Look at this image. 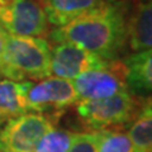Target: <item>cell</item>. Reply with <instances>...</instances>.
<instances>
[{"mask_svg":"<svg viewBox=\"0 0 152 152\" xmlns=\"http://www.w3.org/2000/svg\"><path fill=\"white\" fill-rule=\"evenodd\" d=\"M126 9L114 0H107L104 5L55 28L50 39L55 43H70L102 57L103 60H118L126 46Z\"/></svg>","mask_w":152,"mask_h":152,"instance_id":"obj_1","label":"cell"},{"mask_svg":"<svg viewBox=\"0 0 152 152\" xmlns=\"http://www.w3.org/2000/svg\"><path fill=\"white\" fill-rule=\"evenodd\" d=\"M5 61L13 81L43 80L51 75V46L45 38L5 32Z\"/></svg>","mask_w":152,"mask_h":152,"instance_id":"obj_2","label":"cell"},{"mask_svg":"<svg viewBox=\"0 0 152 152\" xmlns=\"http://www.w3.org/2000/svg\"><path fill=\"white\" fill-rule=\"evenodd\" d=\"M147 98L138 99L126 91L110 98L81 100L76 104L79 119L93 132L123 127L136 119Z\"/></svg>","mask_w":152,"mask_h":152,"instance_id":"obj_3","label":"cell"},{"mask_svg":"<svg viewBox=\"0 0 152 152\" xmlns=\"http://www.w3.org/2000/svg\"><path fill=\"white\" fill-rule=\"evenodd\" d=\"M77 103L79 96L72 80L56 76H50L36 84L32 83L27 94L28 112L42 114L53 121Z\"/></svg>","mask_w":152,"mask_h":152,"instance_id":"obj_4","label":"cell"},{"mask_svg":"<svg viewBox=\"0 0 152 152\" xmlns=\"http://www.w3.org/2000/svg\"><path fill=\"white\" fill-rule=\"evenodd\" d=\"M0 27L13 36L43 38L50 23L39 1L0 0Z\"/></svg>","mask_w":152,"mask_h":152,"instance_id":"obj_5","label":"cell"},{"mask_svg":"<svg viewBox=\"0 0 152 152\" xmlns=\"http://www.w3.org/2000/svg\"><path fill=\"white\" fill-rule=\"evenodd\" d=\"M53 127V119L37 113L13 118L0 131V152H34L41 138Z\"/></svg>","mask_w":152,"mask_h":152,"instance_id":"obj_6","label":"cell"},{"mask_svg":"<svg viewBox=\"0 0 152 152\" xmlns=\"http://www.w3.org/2000/svg\"><path fill=\"white\" fill-rule=\"evenodd\" d=\"M79 102L96 100L126 93V69L122 60H113L105 67L88 71L72 80Z\"/></svg>","mask_w":152,"mask_h":152,"instance_id":"obj_7","label":"cell"},{"mask_svg":"<svg viewBox=\"0 0 152 152\" xmlns=\"http://www.w3.org/2000/svg\"><path fill=\"white\" fill-rule=\"evenodd\" d=\"M110 61L70 43H55L51 47V75L75 80L88 71L103 69Z\"/></svg>","mask_w":152,"mask_h":152,"instance_id":"obj_8","label":"cell"},{"mask_svg":"<svg viewBox=\"0 0 152 152\" xmlns=\"http://www.w3.org/2000/svg\"><path fill=\"white\" fill-rule=\"evenodd\" d=\"M126 42L131 51L151 50L152 46V7L151 1L133 0L129 10L126 9Z\"/></svg>","mask_w":152,"mask_h":152,"instance_id":"obj_9","label":"cell"},{"mask_svg":"<svg viewBox=\"0 0 152 152\" xmlns=\"http://www.w3.org/2000/svg\"><path fill=\"white\" fill-rule=\"evenodd\" d=\"M126 69L127 91L132 96L150 98L152 89V53L151 50L133 52L122 61Z\"/></svg>","mask_w":152,"mask_h":152,"instance_id":"obj_10","label":"cell"},{"mask_svg":"<svg viewBox=\"0 0 152 152\" xmlns=\"http://www.w3.org/2000/svg\"><path fill=\"white\" fill-rule=\"evenodd\" d=\"M38 1L43 8L50 24L60 28L100 8L107 0H38Z\"/></svg>","mask_w":152,"mask_h":152,"instance_id":"obj_11","label":"cell"},{"mask_svg":"<svg viewBox=\"0 0 152 152\" xmlns=\"http://www.w3.org/2000/svg\"><path fill=\"white\" fill-rule=\"evenodd\" d=\"M31 85L32 81L0 80V127L13 118L29 113L27 94Z\"/></svg>","mask_w":152,"mask_h":152,"instance_id":"obj_12","label":"cell"},{"mask_svg":"<svg viewBox=\"0 0 152 152\" xmlns=\"http://www.w3.org/2000/svg\"><path fill=\"white\" fill-rule=\"evenodd\" d=\"M128 138L136 152H151L152 150V110L151 98H147L136 119L131 123Z\"/></svg>","mask_w":152,"mask_h":152,"instance_id":"obj_13","label":"cell"},{"mask_svg":"<svg viewBox=\"0 0 152 152\" xmlns=\"http://www.w3.org/2000/svg\"><path fill=\"white\" fill-rule=\"evenodd\" d=\"M75 132L61 128H52L38 142L34 152H67Z\"/></svg>","mask_w":152,"mask_h":152,"instance_id":"obj_14","label":"cell"},{"mask_svg":"<svg viewBox=\"0 0 152 152\" xmlns=\"http://www.w3.org/2000/svg\"><path fill=\"white\" fill-rule=\"evenodd\" d=\"M98 152H134V148L127 133L108 129L99 132Z\"/></svg>","mask_w":152,"mask_h":152,"instance_id":"obj_15","label":"cell"},{"mask_svg":"<svg viewBox=\"0 0 152 152\" xmlns=\"http://www.w3.org/2000/svg\"><path fill=\"white\" fill-rule=\"evenodd\" d=\"M99 132L75 133L67 152H98Z\"/></svg>","mask_w":152,"mask_h":152,"instance_id":"obj_16","label":"cell"},{"mask_svg":"<svg viewBox=\"0 0 152 152\" xmlns=\"http://www.w3.org/2000/svg\"><path fill=\"white\" fill-rule=\"evenodd\" d=\"M0 76L10 80V70L5 61V31L0 27Z\"/></svg>","mask_w":152,"mask_h":152,"instance_id":"obj_17","label":"cell"},{"mask_svg":"<svg viewBox=\"0 0 152 152\" xmlns=\"http://www.w3.org/2000/svg\"><path fill=\"white\" fill-rule=\"evenodd\" d=\"M134 152H136V151H134Z\"/></svg>","mask_w":152,"mask_h":152,"instance_id":"obj_18","label":"cell"}]
</instances>
